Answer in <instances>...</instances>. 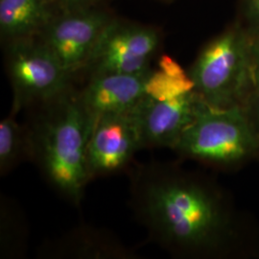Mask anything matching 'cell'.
<instances>
[{
  "label": "cell",
  "mask_w": 259,
  "mask_h": 259,
  "mask_svg": "<svg viewBox=\"0 0 259 259\" xmlns=\"http://www.w3.org/2000/svg\"><path fill=\"white\" fill-rule=\"evenodd\" d=\"M129 206L149 241L181 254L216 250L226 232L221 198L197 177L157 161L130 172Z\"/></svg>",
  "instance_id": "cell-1"
},
{
  "label": "cell",
  "mask_w": 259,
  "mask_h": 259,
  "mask_svg": "<svg viewBox=\"0 0 259 259\" xmlns=\"http://www.w3.org/2000/svg\"><path fill=\"white\" fill-rule=\"evenodd\" d=\"M27 110L28 159L57 194L80 206L91 182L88 147L95 117L72 85Z\"/></svg>",
  "instance_id": "cell-2"
},
{
  "label": "cell",
  "mask_w": 259,
  "mask_h": 259,
  "mask_svg": "<svg viewBox=\"0 0 259 259\" xmlns=\"http://www.w3.org/2000/svg\"><path fill=\"white\" fill-rule=\"evenodd\" d=\"M251 41L243 32L227 31L206 45L189 76L195 92L215 108L246 107L251 84Z\"/></svg>",
  "instance_id": "cell-3"
},
{
  "label": "cell",
  "mask_w": 259,
  "mask_h": 259,
  "mask_svg": "<svg viewBox=\"0 0 259 259\" xmlns=\"http://www.w3.org/2000/svg\"><path fill=\"white\" fill-rule=\"evenodd\" d=\"M258 147V131L244 107L206 104L173 150L182 157L222 165L244 159Z\"/></svg>",
  "instance_id": "cell-4"
},
{
  "label": "cell",
  "mask_w": 259,
  "mask_h": 259,
  "mask_svg": "<svg viewBox=\"0 0 259 259\" xmlns=\"http://www.w3.org/2000/svg\"><path fill=\"white\" fill-rule=\"evenodd\" d=\"M6 65L14 91L11 111L19 113L65 92L72 77L39 37L10 41Z\"/></svg>",
  "instance_id": "cell-5"
},
{
  "label": "cell",
  "mask_w": 259,
  "mask_h": 259,
  "mask_svg": "<svg viewBox=\"0 0 259 259\" xmlns=\"http://www.w3.org/2000/svg\"><path fill=\"white\" fill-rule=\"evenodd\" d=\"M158 44L156 30L111 19L104 28L83 70L91 77L147 72Z\"/></svg>",
  "instance_id": "cell-6"
},
{
  "label": "cell",
  "mask_w": 259,
  "mask_h": 259,
  "mask_svg": "<svg viewBox=\"0 0 259 259\" xmlns=\"http://www.w3.org/2000/svg\"><path fill=\"white\" fill-rule=\"evenodd\" d=\"M111 18L103 11L75 8L52 18L39 37L55 54L65 71L73 75L88 64Z\"/></svg>",
  "instance_id": "cell-7"
},
{
  "label": "cell",
  "mask_w": 259,
  "mask_h": 259,
  "mask_svg": "<svg viewBox=\"0 0 259 259\" xmlns=\"http://www.w3.org/2000/svg\"><path fill=\"white\" fill-rule=\"evenodd\" d=\"M205 105L195 90L166 100L146 95L132 111L142 149H174Z\"/></svg>",
  "instance_id": "cell-8"
},
{
  "label": "cell",
  "mask_w": 259,
  "mask_h": 259,
  "mask_svg": "<svg viewBox=\"0 0 259 259\" xmlns=\"http://www.w3.org/2000/svg\"><path fill=\"white\" fill-rule=\"evenodd\" d=\"M139 150L142 147L133 111L97 116L88 147L91 181L127 169Z\"/></svg>",
  "instance_id": "cell-9"
},
{
  "label": "cell",
  "mask_w": 259,
  "mask_h": 259,
  "mask_svg": "<svg viewBox=\"0 0 259 259\" xmlns=\"http://www.w3.org/2000/svg\"><path fill=\"white\" fill-rule=\"evenodd\" d=\"M38 255L48 259L139 258L114 233L87 224L47 241L38 249Z\"/></svg>",
  "instance_id": "cell-10"
},
{
  "label": "cell",
  "mask_w": 259,
  "mask_h": 259,
  "mask_svg": "<svg viewBox=\"0 0 259 259\" xmlns=\"http://www.w3.org/2000/svg\"><path fill=\"white\" fill-rule=\"evenodd\" d=\"M150 70L140 74L90 77L89 83L80 91L84 106L95 118L106 113L133 111L146 96L145 82Z\"/></svg>",
  "instance_id": "cell-11"
},
{
  "label": "cell",
  "mask_w": 259,
  "mask_h": 259,
  "mask_svg": "<svg viewBox=\"0 0 259 259\" xmlns=\"http://www.w3.org/2000/svg\"><path fill=\"white\" fill-rule=\"evenodd\" d=\"M51 19L46 0H0L1 35L10 41L40 34Z\"/></svg>",
  "instance_id": "cell-12"
},
{
  "label": "cell",
  "mask_w": 259,
  "mask_h": 259,
  "mask_svg": "<svg viewBox=\"0 0 259 259\" xmlns=\"http://www.w3.org/2000/svg\"><path fill=\"white\" fill-rule=\"evenodd\" d=\"M192 91L194 83L189 74L166 55L159 59L157 70L149 71L145 82L146 95L157 100H166Z\"/></svg>",
  "instance_id": "cell-13"
},
{
  "label": "cell",
  "mask_w": 259,
  "mask_h": 259,
  "mask_svg": "<svg viewBox=\"0 0 259 259\" xmlns=\"http://www.w3.org/2000/svg\"><path fill=\"white\" fill-rule=\"evenodd\" d=\"M18 113L10 114L0 122V175L6 176L19 163L28 159L27 131L25 125H19Z\"/></svg>",
  "instance_id": "cell-14"
},
{
  "label": "cell",
  "mask_w": 259,
  "mask_h": 259,
  "mask_svg": "<svg viewBox=\"0 0 259 259\" xmlns=\"http://www.w3.org/2000/svg\"><path fill=\"white\" fill-rule=\"evenodd\" d=\"M1 257L19 258L25 254L28 232L25 219L19 208L1 196Z\"/></svg>",
  "instance_id": "cell-15"
},
{
  "label": "cell",
  "mask_w": 259,
  "mask_h": 259,
  "mask_svg": "<svg viewBox=\"0 0 259 259\" xmlns=\"http://www.w3.org/2000/svg\"><path fill=\"white\" fill-rule=\"evenodd\" d=\"M251 84L245 109L259 133V37L251 41Z\"/></svg>",
  "instance_id": "cell-16"
},
{
  "label": "cell",
  "mask_w": 259,
  "mask_h": 259,
  "mask_svg": "<svg viewBox=\"0 0 259 259\" xmlns=\"http://www.w3.org/2000/svg\"><path fill=\"white\" fill-rule=\"evenodd\" d=\"M48 5L51 6H59L64 7L66 9H75V8H82L85 5H89L98 0H46Z\"/></svg>",
  "instance_id": "cell-17"
},
{
  "label": "cell",
  "mask_w": 259,
  "mask_h": 259,
  "mask_svg": "<svg viewBox=\"0 0 259 259\" xmlns=\"http://www.w3.org/2000/svg\"><path fill=\"white\" fill-rule=\"evenodd\" d=\"M249 11L251 19H253L259 26V0L249 1Z\"/></svg>",
  "instance_id": "cell-18"
}]
</instances>
